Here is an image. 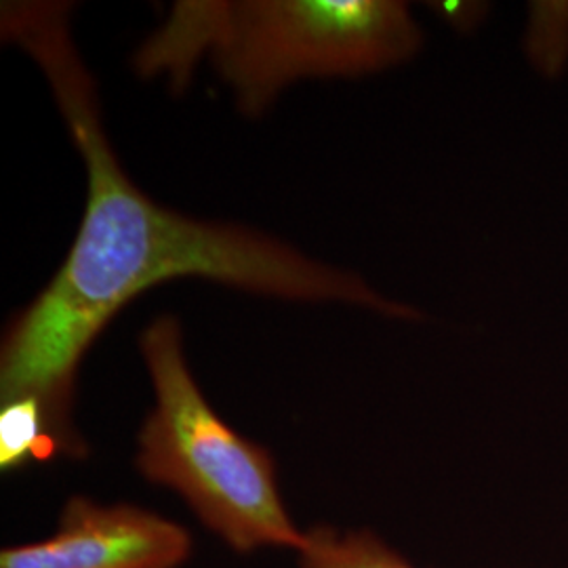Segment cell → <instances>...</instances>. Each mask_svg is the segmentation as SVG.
<instances>
[{
	"instance_id": "6da1fadb",
	"label": "cell",
	"mask_w": 568,
	"mask_h": 568,
	"mask_svg": "<svg viewBox=\"0 0 568 568\" xmlns=\"http://www.w3.org/2000/svg\"><path fill=\"white\" fill-rule=\"evenodd\" d=\"M72 4L2 2L0 32L39 63L87 169L77 241L58 274L20 312L0 349V405L32 398L68 432L84 354L122 307L150 286L206 278L293 302L365 305L419 321L356 276L241 225L209 224L154 203L131 182L110 145L98 87L70 28Z\"/></svg>"
},
{
	"instance_id": "7a4b0ae2",
	"label": "cell",
	"mask_w": 568,
	"mask_h": 568,
	"mask_svg": "<svg viewBox=\"0 0 568 568\" xmlns=\"http://www.w3.org/2000/svg\"><path fill=\"white\" fill-rule=\"evenodd\" d=\"M422 44L419 26L396 0H180L133 65L182 93L209 58L239 108L257 116L291 82L382 72Z\"/></svg>"
},
{
	"instance_id": "3957f363",
	"label": "cell",
	"mask_w": 568,
	"mask_h": 568,
	"mask_svg": "<svg viewBox=\"0 0 568 568\" xmlns=\"http://www.w3.org/2000/svg\"><path fill=\"white\" fill-rule=\"evenodd\" d=\"M154 387V408L138 436L135 466L171 488L204 527L239 554L304 548L305 530L284 508L267 448L227 426L209 405L183 356L175 316H161L140 337Z\"/></svg>"
},
{
	"instance_id": "277c9868",
	"label": "cell",
	"mask_w": 568,
	"mask_h": 568,
	"mask_svg": "<svg viewBox=\"0 0 568 568\" xmlns=\"http://www.w3.org/2000/svg\"><path fill=\"white\" fill-rule=\"evenodd\" d=\"M192 554L187 528L152 509L70 497L41 541L0 551V568H180Z\"/></svg>"
},
{
	"instance_id": "5b68a950",
	"label": "cell",
	"mask_w": 568,
	"mask_h": 568,
	"mask_svg": "<svg viewBox=\"0 0 568 568\" xmlns=\"http://www.w3.org/2000/svg\"><path fill=\"white\" fill-rule=\"evenodd\" d=\"M89 448L79 432H68L32 398L0 405V469L13 474L58 457L82 459Z\"/></svg>"
},
{
	"instance_id": "8992f818",
	"label": "cell",
	"mask_w": 568,
	"mask_h": 568,
	"mask_svg": "<svg viewBox=\"0 0 568 568\" xmlns=\"http://www.w3.org/2000/svg\"><path fill=\"white\" fill-rule=\"evenodd\" d=\"M297 556L302 568H417L371 530L310 528Z\"/></svg>"
},
{
	"instance_id": "52a82bcc",
	"label": "cell",
	"mask_w": 568,
	"mask_h": 568,
	"mask_svg": "<svg viewBox=\"0 0 568 568\" xmlns=\"http://www.w3.org/2000/svg\"><path fill=\"white\" fill-rule=\"evenodd\" d=\"M525 53L546 79L565 74L568 63V2L541 0L528 7Z\"/></svg>"
},
{
	"instance_id": "ba28073f",
	"label": "cell",
	"mask_w": 568,
	"mask_h": 568,
	"mask_svg": "<svg viewBox=\"0 0 568 568\" xmlns=\"http://www.w3.org/2000/svg\"><path fill=\"white\" fill-rule=\"evenodd\" d=\"M429 9L445 21L457 32L469 34L488 16L487 2H474V0H440V2H429Z\"/></svg>"
}]
</instances>
